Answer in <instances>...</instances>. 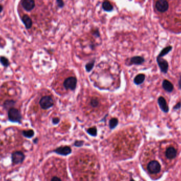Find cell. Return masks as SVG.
<instances>
[{
    "label": "cell",
    "mask_w": 181,
    "mask_h": 181,
    "mask_svg": "<svg viewBox=\"0 0 181 181\" xmlns=\"http://www.w3.org/2000/svg\"><path fill=\"white\" fill-rule=\"evenodd\" d=\"M83 143V141H76L75 143V146H77V147H80V146H82Z\"/></svg>",
    "instance_id": "cell-29"
},
{
    "label": "cell",
    "mask_w": 181,
    "mask_h": 181,
    "mask_svg": "<svg viewBox=\"0 0 181 181\" xmlns=\"http://www.w3.org/2000/svg\"><path fill=\"white\" fill-rule=\"evenodd\" d=\"M21 20L22 23H24L26 29H28L31 28V27L32 26V21L29 15H23L21 18Z\"/></svg>",
    "instance_id": "cell-14"
},
{
    "label": "cell",
    "mask_w": 181,
    "mask_h": 181,
    "mask_svg": "<svg viewBox=\"0 0 181 181\" xmlns=\"http://www.w3.org/2000/svg\"><path fill=\"white\" fill-rule=\"evenodd\" d=\"M158 104L160 109L162 110L163 112L167 113L169 112V107L167 105L165 98L163 96H160L158 98Z\"/></svg>",
    "instance_id": "cell-7"
},
{
    "label": "cell",
    "mask_w": 181,
    "mask_h": 181,
    "mask_svg": "<svg viewBox=\"0 0 181 181\" xmlns=\"http://www.w3.org/2000/svg\"><path fill=\"white\" fill-rule=\"evenodd\" d=\"M53 124H57L60 122V119L58 117H54L52 120Z\"/></svg>",
    "instance_id": "cell-28"
},
{
    "label": "cell",
    "mask_w": 181,
    "mask_h": 181,
    "mask_svg": "<svg viewBox=\"0 0 181 181\" xmlns=\"http://www.w3.org/2000/svg\"><path fill=\"white\" fill-rule=\"evenodd\" d=\"M3 10V7L0 4V13Z\"/></svg>",
    "instance_id": "cell-32"
},
{
    "label": "cell",
    "mask_w": 181,
    "mask_h": 181,
    "mask_svg": "<svg viewBox=\"0 0 181 181\" xmlns=\"http://www.w3.org/2000/svg\"><path fill=\"white\" fill-rule=\"evenodd\" d=\"M22 5L26 11H30L35 7V2L33 0H24L22 1Z\"/></svg>",
    "instance_id": "cell-10"
},
{
    "label": "cell",
    "mask_w": 181,
    "mask_h": 181,
    "mask_svg": "<svg viewBox=\"0 0 181 181\" xmlns=\"http://www.w3.org/2000/svg\"><path fill=\"white\" fill-rule=\"evenodd\" d=\"M162 87L164 90L167 92H172L174 90V85L171 82L168 80L165 79L163 80L162 83Z\"/></svg>",
    "instance_id": "cell-12"
},
{
    "label": "cell",
    "mask_w": 181,
    "mask_h": 181,
    "mask_svg": "<svg viewBox=\"0 0 181 181\" xmlns=\"http://www.w3.org/2000/svg\"><path fill=\"white\" fill-rule=\"evenodd\" d=\"M156 61L161 72L164 74H166L168 71L169 68L168 62L166 60L163 59L162 57H156Z\"/></svg>",
    "instance_id": "cell-6"
},
{
    "label": "cell",
    "mask_w": 181,
    "mask_h": 181,
    "mask_svg": "<svg viewBox=\"0 0 181 181\" xmlns=\"http://www.w3.org/2000/svg\"><path fill=\"white\" fill-rule=\"evenodd\" d=\"M178 87L181 90V77H180V79L178 80Z\"/></svg>",
    "instance_id": "cell-31"
},
{
    "label": "cell",
    "mask_w": 181,
    "mask_h": 181,
    "mask_svg": "<svg viewBox=\"0 0 181 181\" xmlns=\"http://www.w3.org/2000/svg\"><path fill=\"white\" fill-rule=\"evenodd\" d=\"M95 62V60L93 59V60L88 62L85 65V70L87 72H90L92 70V69L94 67Z\"/></svg>",
    "instance_id": "cell-19"
},
{
    "label": "cell",
    "mask_w": 181,
    "mask_h": 181,
    "mask_svg": "<svg viewBox=\"0 0 181 181\" xmlns=\"http://www.w3.org/2000/svg\"><path fill=\"white\" fill-rule=\"evenodd\" d=\"M50 181H61V180L60 178L57 177V176H54V177H53L52 178V180H51Z\"/></svg>",
    "instance_id": "cell-30"
},
{
    "label": "cell",
    "mask_w": 181,
    "mask_h": 181,
    "mask_svg": "<svg viewBox=\"0 0 181 181\" xmlns=\"http://www.w3.org/2000/svg\"><path fill=\"white\" fill-rule=\"evenodd\" d=\"M0 62L5 67H7L10 65V62L7 58L5 57H0Z\"/></svg>",
    "instance_id": "cell-22"
},
{
    "label": "cell",
    "mask_w": 181,
    "mask_h": 181,
    "mask_svg": "<svg viewBox=\"0 0 181 181\" xmlns=\"http://www.w3.org/2000/svg\"><path fill=\"white\" fill-rule=\"evenodd\" d=\"M100 104V100L98 97H93L90 99V104L93 108H96L98 107Z\"/></svg>",
    "instance_id": "cell-18"
},
{
    "label": "cell",
    "mask_w": 181,
    "mask_h": 181,
    "mask_svg": "<svg viewBox=\"0 0 181 181\" xmlns=\"http://www.w3.org/2000/svg\"><path fill=\"white\" fill-rule=\"evenodd\" d=\"M8 117L10 121L14 122H19L22 118L20 112L15 108H11L9 110Z\"/></svg>",
    "instance_id": "cell-3"
},
{
    "label": "cell",
    "mask_w": 181,
    "mask_h": 181,
    "mask_svg": "<svg viewBox=\"0 0 181 181\" xmlns=\"http://www.w3.org/2000/svg\"><path fill=\"white\" fill-rule=\"evenodd\" d=\"M15 101H13L12 100H7L4 102L3 106L5 108H7V109L9 108V110H10V108H13L12 107L15 105Z\"/></svg>",
    "instance_id": "cell-20"
},
{
    "label": "cell",
    "mask_w": 181,
    "mask_h": 181,
    "mask_svg": "<svg viewBox=\"0 0 181 181\" xmlns=\"http://www.w3.org/2000/svg\"><path fill=\"white\" fill-rule=\"evenodd\" d=\"M12 159L14 164L21 163L24 159V155L21 151H16L12 154Z\"/></svg>",
    "instance_id": "cell-8"
},
{
    "label": "cell",
    "mask_w": 181,
    "mask_h": 181,
    "mask_svg": "<svg viewBox=\"0 0 181 181\" xmlns=\"http://www.w3.org/2000/svg\"><path fill=\"white\" fill-rule=\"evenodd\" d=\"M56 4L58 7L60 8H63L65 6L64 2L62 0H57Z\"/></svg>",
    "instance_id": "cell-25"
},
{
    "label": "cell",
    "mask_w": 181,
    "mask_h": 181,
    "mask_svg": "<svg viewBox=\"0 0 181 181\" xmlns=\"http://www.w3.org/2000/svg\"><path fill=\"white\" fill-rule=\"evenodd\" d=\"M77 80L75 77H70L65 80L63 86L66 90L74 91L76 88Z\"/></svg>",
    "instance_id": "cell-2"
},
{
    "label": "cell",
    "mask_w": 181,
    "mask_h": 181,
    "mask_svg": "<svg viewBox=\"0 0 181 181\" xmlns=\"http://www.w3.org/2000/svg\"><path fill=\"white\" fill-rule=\"evenodd\" d=\"M147 170L151 174H157L160 172L161 165L157 160H151L148 164Z\"/></svg>",
    "instance_id": "cell-4"
},
{
    "label": "cell",
    "mask_w": 181,
    "mask_h": 181,
    "mask_svg": "<svg viewBox=\"0 0 181 181\" xmlns=\"http://www.w3.org/2000/svg\"><path fill=\"white\" fill-rule=\"evenodd\" d=\"M181 108V102H178L177 104L173 107L174 110H178L180 109Z\"/></svg>",
    "instance_id": "cell-27"
},
{
    "label": "cell",
    "mask_w": 181,
    "mask_h": 181,
    "mask_svg": "<svg viewBox=\"0 0 181 181\" xmlns=\"http://www.w3.org/2000/svg\"><path fill=\"white\" fill-rule=\"evenodd\" d=\"M165 156L166 158L168 159H173L177 156V150L173 147L167 148L165 151Z\"/></svg>",
    "instance_id": "cell-9"
},
{
    "label": "cell",
    "mask_w": 181,
    "mask_h": 181,
    "mask_svg": "<svg viewBox=\"0 0 181 181\" xmlns=\"http://www.w3.org/2000/svg\"><path fill=\"white\" fill-rule=\"evenodd\" d=\"M39 104L42 108L44 110H48L52 107L54 105L53 98L50 96H45L40 100Z\"/></svg>",
    "instance_id": "cell-1"
},
{
    "label": "cell",
    "mask_w": 181,
    "mask_h": 181,
    "mask_svg": "<svg viewBox=\"0 0 181 181\" xmlns=\"http://www.w3.org/2000/svg\"><path fill=\"white\" fill-rule=\"evenodd\" d=\"M87 132L92 136H96L97 134V129L96 127H93L90 128H88L87 130Z\"/></svg>",
    "instance_id": "cell-24"
},
{
    "label": "cell",
    "mask_w": 181,
    "mask_h": 181,
    "mask_svg": "<svg viewBox=\"0 0 181 181\" xmlns=\"http://www.w3.org/2000/svg\"><path fill=\"white\" fill-rule=\"evenodd\" d=\"M92 35H94L96 37H99L100 36V32L98 29L96 30H93L92 31Z\"/></svg>",
    "instance_id": "cell-26"
},
{
    "label": "cell",
    "mask_w": 181,
    "mask_h": 181,
    "mask_svg": "<svg viewBox=\"0 0 181 181\" xmlns=\"http://www.w3.org/2000/svg\"><path fill=\"white\" fill-rule=\"evenodd\" d=\"M71 148L68 146H64V147H60L56 149L55 152L57 154L61 155H67L71 152Z\"/></svg>",
    "instance_id": "cell-11"
},
{
    "label": "cell",
    "mask_w": 181,
    "mask_h": 181,
    "mask_svg": "<svg viewBox=\"0 0 181 181\" xmlns=\"http://www.w3.org/2000/svg\"><path fill=\"white\" fill-rule=\"evenodd\" d=\"M102 9L106 12L112 11L113 10V6L109 1H104L102 3Z\"/></svg>",
    "instance_id": "cell-16"
},
{
    "label": "cell",
    "mask_w": 181,
    "mask_h": 181,
    "mask_svg": "<svg viewBox=\"0 0 181 181\" xmlns=\"http://www.w3.org/2000/svg\"><path fill=\"white\" fill-rule=\"evenodd\" d=\"M135 181L134 180H131V181Z\"/></svg>",
    "instance_id": "cell-33"
},
{
    "label": "cell",
    "mask_w": 181,
    "mask_h": 181,
    "mask_svg": "<svg viewBox=\"0 0 181 181\" xmlns=\"http://www.w3.org/2000/svg\"><path fill=\"white\" fill-rule=\"evenodd\" d=\"M118 124V120L117 118H111L109 122L110 128L111 129H113L115 128L117 126Z\"/></svg>",
    "instance_id": "cell-21"
},
{
    "label": "cell",
    "mask_w": 181,
    "mask_h": 181,
    "mask_svg": "<svg viewBox=\"0 0 181 181\" xmlns=\"http://www.w3.org/2000/svg\"><path fill=\"white\" fill-rule=\"evenodd\" d=\"M156 10L161 13L167 11L169 9V3L166 0H159L155 3Z\"/></svg>",
    "instance_id": "cell-5"
},
{
    "label": "cell",
    "mask_w": 181,
    "mask_h": 181,
    "mask_svg": "<svg viewBox=\"0 0 181 181\" xmlns=\"http://www.w3.org/2000/svg\"><path fill=\"white\" fill-rule=\"evenodd\" d=\"M145 75L143 74H139L135 77L133 79V82L136 85H140L143 83L145 80Z\"/></svg>",
    "instance_id": "cell-15"
},
{
    "label": "cell",
    "mask_w": 181,
    "mask_h": 181,
    "mask_svg": "<svg viewBox=\"0 0 181 181\" xmlns=\"http://www.w3.org/2000/svg\"><path fill=\"white\" fill-rule=\"evenodd\" d=\"M145 59L143 57L140 56H135L133 57L130 59V65H141L145 62Z\"/></svg>",
    "instance_id": "cell-13"
},
{
    "label": "cell",
    "mask_w": 181,
    "mask_h": 181,
    "mask_svg": "<svg viewBox=\"0 0 181 181\" xmlns=\"http://www.w3.org/2000/svg\"><path fill=\"white\" fill-rule=\"evenodd\" d=\"M172 49H173V47L172 46H167L165 48H164L161 51V52L159 53L157 57H165L167 54H168V53H170Z\"/></svg>",
    "instance_id": "cell-17"
},
{
    "label": "cell",
    "mask_w": 181,
    "mask_h": 181,
    "mask_svg": "<svg viewBox=\"0 0 181 181\" xmlns=\"http://www.w3.org/2000/svg\"><path fill=\"white\" fill-rule=\"evenodd\" d=\"M23 136H25L26 138H31L34 135V132L32 130L23 131Z\"/></svg>",
    "instance_id": "cell-23"
}]
</instances>
